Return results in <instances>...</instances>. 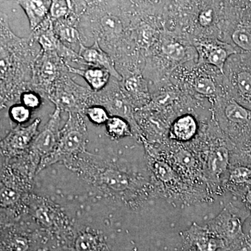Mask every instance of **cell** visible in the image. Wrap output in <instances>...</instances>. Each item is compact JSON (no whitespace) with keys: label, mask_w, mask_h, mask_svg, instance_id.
<instances>
[{"label":"cell","mask_w":251,"mask_h":251,"mask_svg":"<svg viewBox=\"0 0 251 251\" xmlns=\"http://www.w3.org/2000/svg\"><path fill=\"white\" fill-rule=\"evenodd\" d=\"M150 178L156 198L176 201L186 204L210 202L214 198L207 188L191 184L183 178L156 149L145 144Z\"/></svg>","instance_id":"cell-1"},{"label":"cell","mask_w":251,"mask_h":251,"mask_svg":"<svg viewBox=\"0 0 251 251\" xmlns=\"http://www.w3.org/2000/svg\"><path fill=\"white\" fill-rule=\"evenodd\" d=\"M202 163L203 176L208 191L213 198L225 191L232 152L221 138L209 132L205 138L196 143Z\"/></svg>","instance_id":"cell-2"},{"label":"cell","mask_w":251,"mask_h":251,"mask_svg":"<svg viewBox=\"0 0 251 251\" xmlns=\"http://www.w3.org/2000/svg\"><path fill=\"white\" fill-rule=\"evenodd\" d=\"M87 136V126L82 114L69 113V119L60 130L57 146L54 151L41 162L38 173L46 167L58 162L67 161L83 151Z\"/></svg>","instance_id":"cell-3"},{"label":"cell","mask_w":251,"mask_h":251,"mask_svg":"<svg viewBox=\"0 0 251 251\" xmlns=\"http://www.w3.org/2000/svg\"><path fill=\"white\" fill-rule=\"evenodd\" d=\"M153 147L183 178L191 184L207 188L203 176L202 160L196 143L188 145V143L172 142L170 145Z\"/></svg>","instance_id":"cell-4"},{"label":"cell","mask_w":251,"mask_h":251,"mask_svg":"<svg viewBox=\"0 0 251 251\" xmlns=\"http://www.w3.org/2000/svg\"><path fill=\"white\" fill-rule=\"evenodd\" d=\"M94 91L76 83L69 73L55 82L47 99L61 111L84 113L92 105Z\"/></svg>","instance_id":"cell-5"},{"label":"cell","mask_w":251,"mask_h":251,"mask_svg":"<svg viewBox=\"0 0 251 251\" xmlns=\"http://www.w3.org/2000/svg\"><path fill=\"white\" fill-rule=\"evenodd\" d=\"M67 73V64L58 54L41 50L32 66L31 90L47 99L55 82Z\"/></svg>","instance_id":"cell-6"},{"label":"cell","mask_w":251,"mask_h":251,"mask_svg":"<svg viewBox=\"0 0 251 251\" xmlns=\"http://www.w3.org/2000/svg\"><path fill=\"white\" fill-rule=\"evenodd\" d=\"M250 214V211L244 204L228 202L219 215L208 223L206 227L221 239L226 247L244 235L243 226Z\"/></svg>","instance_id":"cell-7"},{"label":"cell","mask_w":251,"mask_h":251,"mask_svg":"<svg viewBox=\"0 0 251 251\" xmlns=\"http://www.w3.org/2000/svg\"><path fill=\"white\" fill-rule=\"evenodd\" d=\"M61 112L59 109L55 108L45 128L38 133L28 150L31 176L38 173L41 162L54 151L58 143L61 130Z\"/></svg>","instance_id":"cell-8"},{"label":"cell","mask_w":251,"mask_h":251,"mask_svg":"<svg viewBox=\"0 0 251 251\" xmlns=\"http://www.w3.org/2000/svg\"><path fill=\"white\" fill-rule=\"evenodd\" d=\"M31 36L40 46L41 50L56 52L67 65L71 63L76 64L77 68L87 65L78 52L64 45L57 38L54 31L53 21L49 16L32 31Z\"/></svg>","instance_id":"cell-9"},{"label":"cell","mask_w":251,"mask_h":251,"mask_svg":"<svg viewBox=\"0 0 251 251\" xmlns=\"http://www.w3.org/2000/svg\"><path fill=\"white\" fill-rule=\"evenodd\" d=\"M40 119H36L27 126H18L0 143L1 152L7 157L21 156L28 151L39 133Z\"/></svg>","instance_id":"cell-10"},{"label":"cell","mask_w":251,"mask_h":251,"mask_svg":"<svg viewBox=\"0 0 251 251\" xmlns=\"http://www.w3.org/2000/svg\"><path fill=\"white\" fill-rule=\"evenodd\" d=\"M183 244L195 251H218L225 247L224 242L204 226L193 223L189 228L180 233Z\"/></svg>","instance_id":"cell-11"},{"label":"cell","mask_w":251,"mask_h":251,"mask_svg":"<svg viewBox=\"0 0 251 251\" xmlns=\"http://www.w3.org/2000/svg\"><path fill=\"white\" fill-rule=\"evenodd\" d=\"M53 28L56 36L64 45L78 52L82 44L79 29V15L72 11L67 17L54 21Z\"/></svg>","instance_id":"cell-12"},{"label":"cell","mask_w":251,"mask_h":251,"mask_svg":"<svg viewBox=\"0 0 251 251\" xmlns=\"http://www.w3.org/2000/svg\"><path fill=\"white\" fill-rule=\"evenodd\" d=\"M78 54L87 65L103 68L106 69L114 78L119 81L123 80L121 74L117 72L110 54L100 47L97 41H94V44L90 46H85L83 43L81 44Z\"/></svg>","instance_id":"cell-13"},{"label":"cell","mask_w":251,"mask_h":251,"mask_svg":"<svg viewBox=\"0 0 251 251\" xmlns=\"http://www.w3.org/2000/svg\"><path fill=\"white\" fill-rule=\"evenodd\" d=\"M200 63H205L217 67L224 73L225 64L230 54L235 53L233 48L218 41L196 44Z\"/></svg>","instance_id":"cell-14"},{"label":"cell","mask_w":251,"mask_h":251,"mask_svg":"<svg viewBox=\"0 0 251 251\" xmlns=\"http://www.w3.org/2000/svg\"><path fill=\"white\" fill-rule=\"evenodd\" d=\"M199 125L196 117L184 114L175 119L168 130V138L180 144L190 143L197 138Z\"/></svg>","instance_id":"cell-15"},{"label":"cell","mask_w":251,"mask_h":251,"mask_svg":"<svg viewBox=\"0 0 251 251\" xmlns=\"http://www.w3.org/2000/svg\"><path fill=\"white\" fill-rule=\"evenodd\" d=\"M69 73L83 77L94 92L103 90L110 82V73L103 68L87 66L84 68H75L67 65Z\"/></svg>","instance_id":"cell-16"},{"label":"cell","mask_w":251,"mask_h":251,"mask_svg":"<svg viewBox=\"0 0 251 251\" xmlns=\"http://www.w3.org/2000/svg\"><path fill=\"white\" fill-rule=\"evenodd\" d=\"M18 2L27 15L32 31L49 16L51 0H18Z\"/></svg>","instance_id":"cell-17"},{"label":"cell","mask_w":251,"mask_h":251,"mask_svg":"<svg viewBox=\"0 0 251 251\" xmlns=\"http://www.w3.org/2000/svg\"><path fill=\"white\" fill-rule=\"evenodd\" d=\"M251 186V167L242 164L230 165L225 189L230 188L236 192Z\"/></svg>","instance_id":"cell-18"},{"label":"cell","mask_w":251,"mask_h":251,"mask_svg":"<svg viewBox=\"0 0 251 251\" xmlns=\"http://www.w3.org/2000/svg\"><path fill=\"white\" fill-rule=\"evenodd\" d=\"M76 251H111L100 236L92 232H83L75 243Z\"/></svg>","instance_id":"cell-19"},{"label":"cell","mask_w":251,"mask_h":251,"mask_svg":"<svg viewBox=\"0 0 251 251\" xmlns=\"http://www.w3.org/2000/svg\"><path fill=\"white\" fill-rule=\"evenodd\" d=\"M105 125L107 133L112 139L120 140L133 135L130 122L124 117L112 115Z\"/></svg>","instance_id":"cell-20"},{"label":"cell","mask_w":251,"mask_h":251,"mask_svg":"<svg viewBox=\"0 0 251 251\" xmlns=\"http://www.w3.org/2000/svg\"><path fill=\"white\" fill-rule=\"evenodd\" d=\"M224 116L227 122L238 126H245L251 122V112L235 101L227 103L224 109Z\"/></svg>","instance_id":"cell-21"},{"label":"cell","mask_w":251,"mask_h":251,"mask_svg":"<svg viewBox=\"0 0 251 251\" xmlns=\"http://www.w3.org/2000/svg\"><path fill=\"white\" fill-rule=\"evenodd\" d=\"M84 114L92 123L97 125H105L110 117L108 110L99 105H90L85 109Z\"/></svg>","instance_id":"cell-22"},{"label":"cell","mask_w":251,"mask_h":251,"mask_svg":"<svg viewBox=\"0 0 251 251\" xmlns=\"http://www.w3.org/2000/svg\"><path fill=\"white\" fill-rule=\"evenodd\" d=\"M21 196V191L14 184H4L0 188V205L14 204Z\"/></svg>","instance_id":"cell-23"},{"label":"cell","mask_w":251,"mask_h":251,"mask_svg":"<svg viewBox=\"0 0 251 251\" xmlns=\"http://www.w3.org/2000/svg\"><path fill=\"white\" fill-rule=\"evenodd\" d=\"M72 12L67 0H51L49 16L53 22L67 17Z\"/></svg>","instance_id":"cell-24"},{"label":"cell","mask_w":251,"mask_h":251,"mask_svg":"<svg viewBox=\"0 0 251 251\" xmlns=\"http://www.w3.org/2000/svg\"><path fill=\"white\" fill-rule=\"evenodd\" d=\"M163 53L175 61H181L186 55L184 46L176 41H166L162 46Z\"/></svg>","instance_id":"cell-25"},{"label":"cell","mask_w":251,"mask_h":251,"mask_svg":"<svg viewBox=\"0 0 251 251\" xmlns=\"http://www.w3.org/2000/svg\"><path fill=\"white\" fill-rule=\"evenodd\" d=\"M218 251H251V233L244 234Z\"/></svg>","instance_id":"cell-26"},{"label":"cell","mask_w":251,"mask_h":251,"mask_svg":"<svg viewBox=\"0 0 251 251\" xmlns=\"http://www.w3.org/2000/svg\"><path fill=\"white\" fill-rule=\"evenodd\" d=\"M232 41L236 45L245 50H251V33L246 29H237L232 36Z\"/></svg>","instance_id":"cell-27"},{"label":"cell","mask_w":251,"mask_h":251,"mask_svg":"<svg viewBox=\"0 0 251 251\" xmlns=\"http://www.w3.org/2000/svg\"><path fill=\"white\" fill-rule=\"evenodd\" d=\"M195 90L202 95L212 96L215 93L216 87L209 77H199L195 81Z\"/></svg>","instance_id":"cell-28"},{"label":"cell","mask_w":251,"mask_h":251,"mask_svg":"<svg viewBox=\"0 0 251 251\" xmlns=\"http://www.w3.org/2000/svg\"><path fill=\"white\" fill-rule=\"evenodd\" d=\"M11 118L16 123L23 124L30 119L31 110L24 105H16L10 110Z\"/></svg>","instance_id":"cell-29"},{"label":"cell","mask_w":251,"mask_h":251,"mask_svg":"<svg viewBox=\"0 0 251 251\" xmlns=\"http://www.w3.org/2000/svg\"><path fill=\"white\" fill-rule=\"evenodd\" d=\"M23 105L30 110H34L41 105V95L33 90H27L21 96Z\"/></svg>","instance_id":"cell-30"},{"label":"cell","mask_w":251,"mask_h":251,"mask_svg":"<svg viewBox=\"0 0 251 251\" xmlns=\"http://www.w3.org/2000/svg\"><path fill=\"white\" fill-rule=\"evenodd\" d=\"M237 85L239 91L245 96H251V74L248 72L239 73L237 77Z\"/></svg>","instance_id":"cell-31"},{"label":"cell","mask_w":251,"mask_h":251,"mask_svg":"<svg viewBox=\"0 0 251 251\" xmlns=\"http://www.w3.org/2000/svg\"><path fill=\"white\" fill-rule=\"evenodd\" d=\"M200 24L203 27H207L210 25L213 21V11L211 9L204 10L199 15Z\"/></svg>","instance_id":"cell-32"},{"label":"cell","mask_w":251,"mask_h":251,"mask_svg":"<svg viewBox=\"0 0 251 251\" xmlns=\"http://www.w3.org/2000/svg\"><path fill=\"white\" fill-rule=\"evenodd\" d=\"M243 204L251 213V186L246 188L242 192Z\"/></svg>","instance_id":"cell-33"},{"label":"cell","mask_w":251,"mask_h":251,"mask_svg":"<svg viewBox=\"0 0 251 251\" xmlns=\"http://www.w3.org/2000/svg\"><path fill=\"white\" fill-rule=\"evenodd\" d=\"M175 251H195L194 249L192 247H189V246L186 245V244H183L181 245V248Z\"/></svg>","instance_id":"cell-34"},{"label":"cell","mask_w":251,"mask_h":251,"mask_svg":"<svg viewBox=\"0 0 251 251\" xmlns=\"http://www.w3.org/2000/svg\"><path fill=\"white\" fill-rule=\"evenodd\" d=\"M241 158L251 163V148H250V150L248 151V152L246 153L245 156H241Z\"/></svg>","instance_id":"cell-35"},{"label":"cell","mask_w":251,"mask_h":251,"mask_svg":"<svg viewBox=\"0 0 251 251\" xmlns=\"http://www.w3.org/2000/svg\"><path fill=\"white\" fill-rule=\"evenodd\" d=\"M68 4H69V7L73 11V0H67Z\"/></svg>","instance_id":"cell-36"},{"label":"cell","mask_w":251,"mask_h":251,"mask_svg":"<svg viewBox=\"0 0 251 251\" xmlns=\"http://www.w3.org/2000/svg\"><path fill=\"white\" fill-rule=\"evenodd\" d=\"M131 251H137L136 248H134V249H133V250H132Z\"/></svg>","instance_id":"cell-37"}]
</instances>
